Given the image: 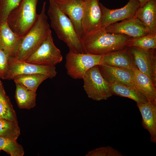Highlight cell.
Wrapping results in <instances>:
<instances>
[{"label":"cell","mask_w":156,"mask_h":156,"mask_svg":"<svg viewBox=\"0 0 156 156\" xmlns=\"http://www.w3.org/2000/svg\"><path fill=\"white\" fill-rule=\"evenodd\" d=\"M16 114L0 80V118L18 122Z\"/></svg>","instance_id":"cell-22"},{"label":"cell","mask_w":156,"mask_h":156,"mask_svg":"<svg viewBox=\"0 0 156 156\" xmlns=\"http://www.w3.org/2000/svg\"><path fill=\"white\" fill-rule=\"evenodd\" d=\"M142 115V124L149 132L150 141L156 142V104L147 102L137 103Z\"/></svg>","instance_id":"cell-16"},{"label":"cell","mask_w":156,"mask_h":156,"mask_svg":"<svg viewBox=\"0 0 156 156\" xmlns=\"http://www.w3.org/2000/svg\"><path fill=\"white\" fill-rule=\"evenodd\" d=\"M0 79H1V78H0Z\"/></svg>","instance_id":"cell-31"},{"label":"cell","mask_w":156,"mask_h":156,"mask_svg":"<svg viewBox=\"0 0 156 156\" xmlns=\"http://www.w3.org/2000/svg\"><path fill=\"white\" fill-rule=\"evenodd\" d=\"M38 0H21L10 14L7 23L10 29L19 37L24 35L35 22L37 15Z\"/></svg>","instance_id":"cell-4"},{"label":"cell","mask_w":156,"mask_h":156,"mask_svg":"<svg viewBox=\"0 0 156 156\" xmlns=\"http://www.w3.org/2000/svg\"><path fill=\"white\" fill-rule=\"evenodd\" d=\"M87 0H54L57 5L70 19L81 39L84 34L81 22Z\"/></svg>","instance_id":"cell-13"},{"label":"cell","mask_w":156,"mask_h":156,"mask_svg":"<svg viewBox=\"0 0 156 156\" xmlns=\"http://www.w3.org/2000/svg\"><path fill=\"white\" fill-rule=\"evenodd\" d=\"M86 156H123L120 152L111 146H107L95 149L89 152Z\"/></svg>","instance_id":"cell-28"},{"label":"cell","mask_w":156,"mask_h":156,"mask_svg":"<svg viewBox=\"0 0 156 156\" xmlns=\"http://www.w3.org/2000/svg\"><path fill=\"white\" fill-rule=\"evenodd\" d=\"M101 11L102 28L105 29L109 25L135 16L140 7L138 0H129L123 7L118 9H110L99 3Z\"/></svg>","instance_id":"cell-10"},{"label":"cell","mask_w":156,"mask_h":156,"mask_svg":"<svg viewBox=\"0 0 156 156\" xmlns=\"http://www.w3.org/2000/svg\"><path fill=\"white\" fill-rule=\"evenodd\" d=\"M135 16L144 24L148 35H156V0H150L140 7Z\"/></svg>","instance_id":"cell-17"},{"label":"cell","mask_w":156,"mask_h":156,"mask_svg":"<svg viewBox=\"0 0 156 156\" xmlns=\"http://www.w3.org/2000/svg\"><path fill=\"white\" fill-rule=\"evenodd\" d=\"M134 47L148 49H156V35H147L140 37L130 38L127 47Z\"/></svg>","instance_id":"cell-25"},{"label":"cell","mask_w":156,"mask_h":156,"mask_svg":"<svg viewBox=\"0 0 156 156\" xmlns=\"http://www.w3.org/2000/svg\"><path fill=\"white\" fill-rule=\"evenodd\" d=\"M101 62V64L132 71L137 68L128 47L103 55Z\"/></svg>","instance_id":"cell-15"},{"label":"cell","mask_w":156,"mask_h":156,"mask_svg":"<svg viewBox=\"0 0 156 156\" xmlns=\"http://www.w3.org/2000/svg\"><path fill=\"white\" fill-rule=\"evenodd\" d=\"M19 37L9 27L7 21L0 22V49L12 57Z\"/></svg>","instance_id":"cell-19"},{"label":"cell","mask_w":156,"mask_h":156,"mask_svg":"<svg viewBox=\"0 0 156 156\" xmlns=\"http://www.w3.org/2000/svg\"><path fill=\"white\" fill-rule=\"evenodd\" d=\"M62 60L60 50L54 44L51 31L44 41L25 62L38 65L55 66Z\"/></svg>","instance_id":"cell-7"},{"label":"cell","mask_w":156,"mask_h":156,"mask_svg":"<svg viewBox=\"0 0 156 156\" xmlns=\"http://www.w3.org/2000/svg\"><path fill=\"white\" fill-rule=\"evenodd\" d=\"M21 0H0V22L7 21L10 13Z\"/></svg>","instance_id":"cell-27"},{"label":"cell","mask_w":156,"mask_h":156,"mask_svg":"<svg viewBox=\"0 0 156 156\" xmlns=\"http://www.w3.org/2000/svg\"><path fill=\"white\" fill-rule=\"evenodd\" d=\"M0 150L6 152L11 156H23L25 152L22 146L16 140L0 137Z\"/></svg>","instance_id":"cell-26"},{"label":"cell","mask_w":156,"mask_h":156,"mask_svg":"<svg viewBox=\"0 0 156 156\" xmlns=\"http://www.w3.org/2000/svg\"><path fill=\"white\" fill-rule=\"evenodd\" d=\"M20 134L18 122L0 118V137L16 140Z\"/></svg>","instance_id":"cell-24"},{"label":"cell","mask_w":156,"mask_h":156,"mask_svg":"<svg viewBox=\"0 0 156 156\" xmlns=\"http://www.w3.org/2000/svg\"><path fill=\"white\" fill-rule=\"evenodd\" d=\"M128 48L137 69L147 75L156 86V49Z\"/></svg>","instance_id":"cell-8"},{"label":"cell","mask_w":156,"mask_h":156,"mask_svg":"<svg viewBox=\"0 0 156 156\" xmlns=\"http://www.w3.org/2000/svg\"><path fill=\"white\" fill-rule=\"evenodd\" d=\"M103 55L77 53L69 50L66 56L65 66L68 75L74 79H83L90 68L102 64Z\"/></svg>","instance_id":"cell-6"},{"label":"cell","mask_w":156,"mask_h":156,"mask_svg":"<svg viewBox=\"0 0 156 156\" xmlns=\"http://www.w3.org/2000/svg\"><path fill=\"white\" fill-rule=\"evenodd\" d=\"M99 1H86L81 22L84 35L93 34L102 28L101 11Z\"/></svg>","instance_id":"cell-11"},{"label":"cell","mask_w":156,"mask_h":156,"mask_svg":"<svg viewBox=\"0 0 156 156\" xmlns=\"http://www.w3.org/2000/svg\"><path fill=\"white\" fill-rule=\"evenodd\" d=\"M133 71L136 88L144 94L148 102L156 104V86L147 75L137 68Z\"/></svg>","instance_id":"cell-18"},{"label":"cell","mask_w":156,"mask_h":156,"mask_svg":"<svg viewBox=\"0 0 156 156\" xmlns=\"http://www.w3.org/2000/svg\"><path fill=\"white\" fill-rule=\"evenodd\" d=\"M15 83V98L18 107L27 109L34 107L36 105V91L30 90L18 83Z\"/></svg>","instance_id":"cell-21"},{"label":"cell","mask_w":156,"mask_h":156,"mask_svg":"<svg viewBox=\"0 0 156 156\" xmlns=\"http://www.w3.org/2000/svg\"><path fill=\"white\" fill-rule=\"evenodd\" d=\"M9 56L3 51L0 49V78L4 79L7 71Z\"/></svg>","instance_id":"cell-29"},{"label":"cell","mask_w":156,"mask_h":156,"mask_svg":"<svg viewBox=\"0 0 156 156\" xmlns=\"http://www.w3.org/2000/svg\"><path fill=\"white\" fill-rule=\"evenodd\" d=\"M51 25L57 37L69 47L77 53H85L81 39L70 18L59 8L54 0H49L47 12Z\"/></svg>","instance_id":"cell-2"},{"label":"cell","mask_w":156,"mask_h":156,"mask_svg":"<svg viewBox=\"0 0 156 156\" xmlns=\"http://www.w3.org/2000/svg\"><path fill=\"white\" fill-rule=\"evenodd\" d=\"M48 78L49 77L46 75L37 73L18 75L12 80L30 90L36 91L40 85Z\"/></svg>","instance_id":"cell-23"},{"label":"cell","mask_w":156,"mask_h":156,"mask_svg":"<svg viewBox=\"0 0 156 156\" xmlns=\"http://www.w3.org/2000/svg\"><path fill=\"white\" fill-rule=\"evenodd\" d=\"M113 95L128 98L135 101L137 103L148 102L144 94L138 89L120 83H110Z\"/></svg>","instance_id":"cell-20"},{"label":"cell","mask_w":156,"mask_h":156,"mask_svg":"<svg viewBox=\"0 0 156 156\" xmlns=\"http://www.w3.org/2000/svg\"><path fill=\"white\" fill-rule=\"evenodd\" d=\"M105 29L108 33L123 34L131 38H138L148 34L144 24L135 16L123 20L121 22L112 24Z\"/></svg>","instance_id":"cell-12"},{"label":"cell","mask_w":156,"mask_h":156,"mask_svg":"<svg viewBox=\"0 0 156 156\" xmlns=\"http://www.w3.org/2000/svg\"><path fill=\"white\" fill-rule=\"evenodd\" d=\"M131 38L123 34L108 33L105 29L89 35H84L81 38L85 53L103 55L127 48Z\"/></svg>","instance_id":"cell-3"},{"label":"cell","mask_w":156,"mask_h":156,"mask_svg":"<svg viewBox=\"0 0 156 156\" xmlns=\"http://www.w3.org/2000/svg\"><path fill=\"white\" fill-rule=\"evenodd\" d=\"M98 66L102 75L109 83H117L136 88L133 71L103 64Z\"/></svg>","instance_id":"cell-14"},{"label":"cell","mask_w":156,"mask_h":156,"mask_svg":"<svg viewBox=\"0 0 156 156\" xmlns=\"http://www.w3.org/2000/svg\"><path fill=\"white\" fill-rule=\"evenodd\" d=\"M37 73L46 75L49 78L52 79L56 76L57 72L55 66L38 65L9 59L8 69L4 79L12 80L18 75Z\"/></svg>","instance_id":"cell-9"},{"label":"cell","mask_w":156,"mask_h":156,"mask_svg":"<svg viewBox=\"0 0 156 156\" xmlns=\"http://www.w3.org/2000/svg\"><path fill=\"white\" fill-rule=\"evenodd\" d=\"M82 79L84 90L89 98L99 101L113 95L110 84L102 75L98 65L88 70Z\"/></svg>","instance_id":"cell-5"},{"label":"cell","mask_w":156,"mask_h":156,"mask_svg":"<svg viewBox=\"0 0 156 156\" xmlns=\"http://www.w3.org/2000/svg\"><path fill=\"white\" fill-rule=\"evenodd\" d=\"M46 2H44L40 13L27 33L20 37L13 55L9 59L25 62L45 39L51 31L46 14Z\"/></svg>","instance_id":"cell-1"},{"label":"cell","mask_w":156,"mask_h":156,"mask_svg":"<svg viewBox=\"0 0 156 156\" xmlns=\"http://www.w3.org/2000/svg\"><path fill=\"white\" fill-rule=\"evenodd\" d=\"M140 3V7L143 6L147 2L150 0H138Z\"/></svg>","instance_id":"cell-30"}]
</instances>
